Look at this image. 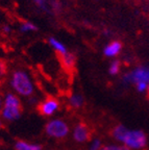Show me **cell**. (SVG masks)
<instances>
[{
    "label": "cell",
    "instance_id": "4",
    "mask_svg": "<svg viewBox=\"0 0 149 150\" xmlns=\"http://www.w3.org/2000/svg\"><path fill=\"white\" fill-rule=\"evenodd\" d=\"M122 144L129 150H144L148 144V139L142 129L128 128Z\"/></svg>",
    "mask_w": 149,
    "mask_h": 150
},
{
    "label": "cell",
    "instance_id": "14",
    "mask_svg": "<svg viewBox=\"0 0 149 150\" xmlns=\"http://www.w3.org/2000/svg\"><path fill=\"white\" fill-rule=\"evenodd\" d=\"M19 30L23 33H33V31L38 30V26L31 21H24L20 24V26H19Z\"/></svg>",
    "mask_w": 149,
    "mask_h": 150
},
{
    "label": "cell",
    "instance_id": "24",
    "mask_svg": "<svg viewBox=\"0 0 149 150\" xmlns=\"http://www.w3.org/2000/svg\"><path fill=\"white\" fill-rule=\"evenodd\" d=\"M2 126H3V121L1 120V118H0V129L2 128Z\"/></svg>",
    "mask_w": 149,
    "mask_h": 150
},
{
    "label": "cell",
    "instance_id": "6",
    "mask_svg": "<svg viewBox=\"0 0 149 150\" xmlns=\"http://www.w3.org/2000/svg\"><path fill=\"white\" fill-rule=\"evenodd\" d=\"M60 101L54 97H47L38 104V110L44 117H52L60 110Z\"/></svg>",
    "mask_w": 149,
    "mask_h": 150
},
{
    "label": "cell",
    "instance_id": "25",
    "mask_svg": "<svg viewBox=\"0 0 149 150\" xmlns=\"http://www.w3.org/2000/svg\"><path fill=\"white\" fill-rule=\"evenodd\" d=\"M148 93H149V91H148Z\"/></svg>",
    "mask_w": 149,
    "mask_h": 150
},
{
    "label": "cell",
    "instance_id": "15",
    "mask_svg": "<svg viewBox=\"0 0 149 150\" xmlns=\"http://www.w3.org/2000/svg\"><path fill=\"white\" fill-rule=\"evenodd\" d=\"M103 147L102 140L99 138H93L89 143V150H101Z\"/></svg>",
    "mask_w": 149,
    "mask_h": 150
},
{
    "label": "cell",
    "instance_id": "12",
    "mask_svg": "<svg viewBox=\"0 0 149 150\" xmlns=\"http://www.w3.org/2000/svg\"><path fill=\"white\" fill-rule=\"evenodd\" d=\"M68 101H69V105H70L72 108H74V110H79V108H82L84 104V96L79 93L72 94V95L69 97Z\"/></svg>",
    "mask_w": 149,
    "mask_h": 150
},
{
    "label": "cell",
    "instance_id": "7",
    "mask_svg": "<svg viewBox=\"0 0 149 150\" xmlns=\"http://www.w3.org/2000/svg\"><path fill=\"white\" fill-rule=\"evenodd\" d=\"M72 138L78 144L87 143L91 140V129L84 122H79L73 127L72 129Z\"/></svg>",
    "mask_w": 149,
    "mask_h": 150
},
{
    "label": "cell",
    "instance_id": "20",
    "mask_svg": "<svg viewBox=\"0 0 149 150\" xmlns=\"http://www.w3.org/2000/svg\"><path fill=\"white\" fill-rule=\"evenodd\" d=\"M62 7H63V5H62L61 1H58V0H51L50 1V9H52L53 12H61Z\"/></svg>",
    "mask_w": 149,
    "mask_h": 150
},
{
    "label": "cell",
    "instance_id": "22",
    "mask_svg": "<svg viewBox=\"0 0 149 150\" xmlns=\"http://www.w3.org/2000/svg\"><path fill=\"white\" fill-rule=\"evenodd\" d=\"M11 31H12V27H11L9 24H4V25L2 26V33H3L9 35V33H11Z\"/></svg>",
    "mask_w": 149,
    "mask_h": 150
},
{
    "label": "cell",
    "instance_id": "2",
    "mask_svg": "<svg viewBox=\"0 0 149 150\" xmlns=\"http://www.w3.org/2000/svg\"><path fill=\"white\" fill-rule=\"evenodd\" d=\"M22 115V103L18 95L15 93H6L3 97V108L0 114L2 121L13 122L18 120Z\"/></svg>",
    "mask_w": 149,
    "mask_h": 150
},
{
    "label": "cell",
    "instance_id": "1",
    "mask_svg": "<svg viewBox=\"0 0 149 150\" xmlns=\"http://www.w3.org/2000/svg\"><path fill=\"white\" fill-rule=\"evenodd\" d=\"M9 86L16 95L25 98L33 96L35 92V82L28 72L22 69L14 70L9 78Z\"/></svg>",
    "mask_w": 149,
    "mask_h": 150
},
{
    "label": "cell",
    "instance_id": "3",
    "mask_svg": "<svg viewBox=\"0 0 149 150\" xmlns=\"http://www.w3.org/2000/svg\"><path fill=\"white\" fill-rule=\"evenodd\" d=\"M70 126L67 122L60 118L50 119L45 125V134L54 140H63L70 134Z\"/></svg>",
    "mask_w": 149,
    "mask_h": 150
},
{
    "label": "cell",
    "instance_id": "16",
    "mask_svg": "<svg viewBox=\"0 0 149 150\" xmlns=\"http://www.w3.org/2000/svg\"><path fill=\"white\" fill-rule=\"evenodd\" d=\"M120 70H121V63H120V61H118V59L113 61L111 63L110 67H109V73L114 76V75L119 74Z\"/></svg>",
    "mask_w": 149,
    "mask_h": 150
},
{
    "label": "cell",
    "instance_id": "13",
    "mask_svg": "<svg viewBox=\"0 0 149 150\" xmlns=\"http://www.w3.org/2000/svg\"><path fill=\"white\" fill-rule=\"evenodd\" d=\"M61 59H62V63H63V66L67 69L74 68L75 64H76V57L71 52H68L67 54L61 56Z\"/></svg>",
    "mask_w": 149,
    "mask_h": 150
},
{
    "label": "cell",
    "instance_id": "19",
    "mask_svg": "<svg viewBox=\"0 0 149 150\" xmlns=\"http://www.w3.org/2000/svg\"><path fill=\"white\" fill-rule=\"evenodd\" d=\"M135 87L139 93H146L149 91V84L146 82H138L135 84Z\"/></svg>",
    "mask_w": 149,
    "mask_h": 150
},
{
    "label": "cell",
    "instance_id": "10",
    "mask_svg": "<svg viewBox=\"0 0 149 150\" xmlns=\"http://www.w3.org/2000/svg\"><path fill=\"white\" fill-rule=\"evenodd\" d=\"M48 44L51 46V48L56 52V53H58L61 56L65 55V54H67L68 52H69L67 49V47L65 46V44L62 43L60 40H57L56 38H53V37L49 38Z\"/></svg>",
    "mask_w": 149,
    "mask_h": 150
},
{
    "label": "cell",
    "instance_id": "11",
    "mask_svg": "<svg viewBox=\"0 0 149 150\" xmlns=\"http://www.w3.org/2000/svg\"><path fill=\"white\" fill-rule=\"evenodd\" d=\"M16 150H42V146L37 143H31L24 140H18L14 145Z\"/></svg>",
    "mask_w": 149,
    "mask_h": 150
},
{
    "label": "cell",
    "instance_id": "18",
    "mask_svg": "<svg viewBox=\"0 0 149 150\" xmlns=\"http://www.w3.org/2000/svg\"><path fill=\"white\" fill-rule=\"evenodd\" d=\"M101 150H129L127 147L120 143H110L106 145H103Z\"/></svg>",
    "mask_w": 149,
    "mask_h": 150
},
{
    "label": "cell",
    "instance_id": "23",
    "mask_svg": "<svg viewBox=\"0 0 149 150\" xmlns=\"http://www.w3.org/2000/svg\"><path fill=\"white\" fill-rule=\"evenodd\" d=\"M3 108V97L0 95V114H1V110H2Z\"/></svg>",
    "mask_w": 149,
    "mask_h": 150
},
{
    "label": "cell",
    "instance_id": "5",
    "mask_svg": "<svg viewBox=\"0 0 149 150\" xmlns=\"http://www.w3.org/2000/svg\"><path fill=\"white\" fill-rule=\"evenodd\" d=\"M122 80L126 84H136L138 82H146L149 84V67L145 66L136 67L135 69L123 75Z\"/></svg>",
    "mask_w": 149,
    "mask_h": 150
},
{
    "label": "cell",
    "instance_id": "21",
    "mask_svg": "<svg viewBox=\"0 0 149 150\" xmlns=\"http://www.w3.org/2000/svg\"><path fill=\"white\" fill-rule=\"evenodd\" d=\"M6 73V65L3 61H0V76H3Z\"/></svg>",
    "mask_w": 149,
    "mask_h": 150
},
{
    "label": "cell",
    "instance_id": "17",
    "mask_svg": "<svg viewBox=\"0 0 149 150\" xmlns=\"http://www.w3.org/2000/svg\"><path fill=\"white\" fill-rule=\"evenodd\" d=\"M40 9H42L43 12L49 13L50 12V3L47 0H31Z\"/></svg>",
    "mask_w": 149,
    "mask_h": 150
},
{
    "label": "cell",
    "instance_id": "9",
    "mask_svg": "<svg viewBox=\"0 0 149 150\" xmlns=\"http://www.w3.org/2000/svg\"><path fill=\"white\" fill-rule=\"evenodd\" d=\"M128 128L123 124H117L111 130V136L112 138L116 141V143H120L122 144L123 142V139L125 137L126 132H127Z\"/></svg>",
    "mask_w": 149,
    "mask_h": 150
},
{
    "label": "cell",
    "instance_id": "8",
    "mask_svg": "<svg viewBox=\"0 0 149 150\" xmlns=\"http://www.w3.org/2000/svg\"><path fill=\"white\" fill-rule=\"evenodd\" d=\"M122 50V43L120 41H112L103 48V54L106 57H116Z\"/></svg>",
    "mask_w": 149,
    "mask_h": 150
}]
</instances>
